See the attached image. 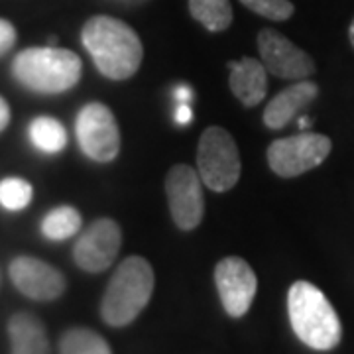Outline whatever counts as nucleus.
I'll list each match as a JSON object with an SVG mask.
<instances>
[{
	"instance_id": "f257e3e1",
	"label": "nucleus",
	"mask_w": 354,
	"mask_h": 354,
	"mask_svg": "<svg viewBox=\"0 0 354 354\" xmlns=\"http://www.w3.org/2000/svg\"><path fill=\"white\" fill-rule=\"evenodd\" d=\"M81 41L102 75L113 81L130 79L142 65L140 36L113 16H93L81 30Z\"/></svg>"
},
{
	"instance_id": "f03ea898",
	"label": "nucleus",
	"mask_w": 354,
	"mask_h": 354,
	"mask_svg": "<svg viewBox=\"0 0 354 354\" xmlns=\"http://www.w3.org/2000/svg\"><path fill=\"white\" fill-rule=\"evenodd\" d=\"M288 313L293 333L309 348L330 351L341 342V319L325 293L313 283L301 279L291 286Z\"/></svg>"
},
{
	"instance_id": "7ed1b4c3",
	"label": "nucleus",
	"mask_w": 354,
	"mask_h": 354,
	"mask_svg": "<svg viewBox=\"0 0 354 354\" xmlns=\"http://www.w3.org/2000/svg\"><path fill=\"white\" fill-rule=\"evenodd\" d=\"M83 73V62L75 51L46 46L22 50L12 62L14 79L34 93L57 95L73 88Z\"/></svg>"
},
{
	"instance_id": "20e7f679",
	"label": "nucleus",
	"mask_w": 354,
	"mask_h": 354,
	"mask_svg": "<svg viewBox=\"0 0 354 354\" xmlns=\"http://www.w3.org/2000/svg\"><path fill=\"white\" fill-rule=\"evenodd\" d=\"M153 270L142 256L122 260L109 281L101 301L102 321L111 327H127L146 309L153 293Z\"/></svg>"
},
{
	"instance_id": "39448f33",
	"label": "nucleus",
	"mask_w": 354,
	"mask_h": 354,
	"mask_svg": "<svg viewBox=\"0 0 354 354\" xmlns=\"http://www.w3.org/2000/svg\"><path fill=\"white\" fill-rule=\"evenodd\" d=\"M241 153L225 128L209 127L199 138L197 174L209 189L225 193L241 179Z\"/></svg>"
},
{
	"instance_id": "423d86ee",
	"label": "nucleus",
	"mask_w": 354,
	"mask_h": 354,
	"mask_svg": "<svg viewBox=\"0 0 354 354\" xmlns=\"http://www.w3.org/2000/svg\"><path fill=\"white\" fill-rule=\"evenodd\" d=\"M333 142L325 134L301 132L274 140L268 148V164L279 177H297L315 169L330 153Z\"/></svg>"
},
{
	"instance_id": "0eeeda50",
	"label": "nucleus",
	"mask_w": 354,
	"mask_h": 354,
	"mask_svg": "<svg viewBox=\"0 0 354 354\" xmlns=\"http://www.w3.org/2000/svg\"><path fill=\"white\" fill-rule=\"evenodd\" d=\"M77 142L93 162L109 164L120 150V130L113 111L102 102L85 104L75 120Z\"/></svg>"
},
{
	"instance_id": "6e6552de",
	"label": "nucleus",
	"mask_w": 354,
	"mask_h": 354,
	"mask_svg": "<svg viewBox=\"0 0 354 354\" xmlns=\"http://www.w3.org/2000/svg\"><path fill=\"white\" fill-rule=\"evenodd\" d=\"M165 195L169 213L181 230H193L201 225L205 215L201 177L191 165H174L165 176Z\"/></svg>"
},
{
	"instance_id": "1a4fd4ad",
	"label": "nucleus",
	"mask_w": 354,
	"mask_h": 354,
	"mask_svg": "<svg viewBox=\"0 0 354 354\" xmlns=\"http://www.w3.org/2000/svg\"><path fill=\"white\" fill-rule=\"evenodd\" d=\"M258 51L266 71L278 79L304 81L315 71V62L311 55L272 28H266L258 34Z\"/></svg>"
},
{
	"instance_id": "9d476101",
	"label": "nucleus",
	"mask_w": 354,
	"mask_h": 354,
	"mask_svg": "<svg viewBox=\"0 0 354 354\" xmlns=\"http://www.w3.org/2000/svg\"><path fill=\"white\" fill-rule=\"evenodd\" d=\"M122 242L120 227L113 218H99L81 232L73 246L75 264L88 274L104 272L118 256Z\"/></svg>"
},
{
	"instance_id": "9b49d317",
	"label": "nucleus",
	"mask_w": 354,
	"mask_h": 354,
	"mask_svg": "<svg viewBox=\"0 0 354 354\" xmlns=\"http://www.w3.org/2000/svg\"><path fill=\"white\" fill-rule=\"evenodd\" d=\"M215 283L228 315H246L258 290V279L250 264L239 256L223 258L215 268Z\"/></svg>"
},
{
	"instance_id": "f8f14e48",
	"label": "nucleus",
	"mask_w": 354,
	"mask_h": 354,
	"mask_svg": "<svg viewBox=\"0 0 354 354\" xmlns=\"http://www.w3.org/2000/svg\"><path fill=\"white\" fill-rule=\"evenodd\" d=\"M14 288L34 301H53L67 288L65 276L48 262L34 256H18L8 266Z\"/></svg>"
},
{
	"instance_id": "ddd939ff",
	"label": "nucleus",
	"mask_w": 354,
	"mask_h": 354,
	"mask_svg": "<svg viewBox=\"0 0 354 354\" xmlns=\"http://www.w3.org/2000/svg\"><path fill=\"white\" fill-rule=\"evenodd\" d=\"M319 87L311 81H297L295 85L283 88L278 93L272 101L268 102L264 111V124L272 130L288 127L291 118H295L297 114L304 111L305 106H309L315 101Z\"/></svg>"
},
{
	"instance_id": "4468645a",
	"label": "nucleus",
	"mask_w": 354,
	"mask_h": 354,
	"mask_svg": "<svg viewBox=\"0 0 354 354\" xmlns=\"http://www.w3.org/2000/svg\"><path fill=\"white\" fill-rule=\"evenodd\" d=\"M230 67V91L244 106H256L264 101L268 91V73L262 62L254 57H242L241 62L228 64Z\"/></svg>"
},
{
	"instance_id": "2eb2a0df",
	"label": "nucleus",
	"mask_w": 354,
	"mask_h": 354,
	"mask_svg": "<svg viewBox=\"0 0 354 354\" xmlns=\"http://www.w3.org/2000/svg\"><path fill=\"white\" fill-rule=\"evenodd\" d=\"M10 354H50V341L44 323L32 313H14L8 319Z\"/></svg>"
},
{
	"instance_id": "dca6fc26",
	"label": "nucleus",
	"mask_w": 354,
	"mask_h": 354,
	"mask_svg": "<svg viewBox=\"0 0 354 354\" xmlns=\"http://www.w3.org/2000/svg\"><path fill=\"white\" fill-rule=\"evenodd\" d=\"M28 136L34 148L44 153H59L67 146L65 127L53 116H36L28 127Z\"/></svg>"
},
{
	"instance_id": "f3484780",
	"label": "nucleus",
	"mask_w": 354,
	"mask_h": 354,
	"mask_svg": "<svg viewBox=\"0 0 354 354\" xmlns=\"http://www.w3.org/2000/svg\"><path fill=\"white\" fill-rule=\"evenodd\" d=\"M83 225L81 213L77 211L75 207L69 205H62L51 209L48 215L41 218V234L51 242L67 241L71 236H75L79 232V228Z\"/></svg>"
},
{
	"instance_id": "a211bd4d",
	"label": "nucleus",
	"mask_w": 354,
	"mask_h": 354,
	"mask_svg": "<svg viewBox=\"0 0 354 354\" xmlns=\"http://www.w3.org/2000/svg\"><path fill=\"white\" fill-rule=\"evenodd\" d=\"M189 12L209 32H223L232 22L228 0H189Z\"/></svg>"
},
{
	"instance_id": "6ab92c4d",
	"label": "nucleus",
	"mask_w": 354,
	"mask_h": 354,
	"mask_svg": "<svg viewBox=\"0 0 354 354\" xmlns=\"http://www.w3.org/2000/svg\"><path fill=\"white\" fill-rule=\"evenodd\" d=\"M59 354H113V351L99 333L75 327L64 333L59 341Z\"/></svg>"
},
{
	"instance_id": "aec40b11",
	"label": "nucleus",
	"mask_w": 354,
	"mask_h": 354,
	"mask_svg": "<svg viewBox=\"0 0 354 354\" xmlns=\"http://www.w3.org/2000/svg\"><path fill=\"white\" fill-rule=\"evenodd\" d=\"M34 187L22 177H4L0 181V207L6 211H24L32 203Z\"/></svg>"
},
{
	"instance_id": "412c9836",
	"label": "nucleus",
	"mask_w": 354,
	"mask_h": 354,
	"mask_svg": "<svg viewBox=\"0 0 354 354\" xmlns=\"http://www.w3.org/2000/svg\"><path fill=\"white\" fill-rule=\"evenodd\" d=\"M241 2L248 10L260 14L268 20H276V22L291 18V14L295 10V6L290 0H241Z\"/></svg>"
},
{
	"instance_id": "4be33fe9",
	"label": "nucleus",
	"mask_w": 354,
	"mask_h": 354,
	"mask_svg": "<svg viewBox=\"0 0 354 354\" xmlns=\"http://www.w3.org/2000/svg\"><path fill=\"white\" fill-rule=\"evenodd\" d=\"M16 38H18V34H16V28L12 26V22L0 18V57L12 50Z\"/></svg>"
},
{
	"instance_id": "5701e85b",
	"label": "nucleus",
	"mask_w": 354,
	"mask_h": 354,
	"mask_svg": "<svg viewBox=\"0 0 354 354\" xmlns=\"http://www.w3.org/2000/svg\"><path fill=\"white\" fill-rule=\"evenodd\" d=\"M191 118H193V113H191L189 104H177V109H176V122H177V124L185 127V124H189Z\"/></svg>"
},
{
	"instance_id": "b1692460",
	"label": "nucleus",
	"mask_w": 354,
	"mask_h": 354,
	"mask_svg": "<svg viewBox=\"0 0 354 354\" xmlns=\"http://www.w3.org/2000/svg\"><path fill=\"white\" fill-rule=\"evenodd\" d=\"M174 97H176L177 104H189L193 93H191L189 85H179V87L174 91Z\"/></svg>"
},
{
	"instance_id": "393cba45",
	"label": "nucleus",
	"mask_w": 354,
	"mask_h": 354,
	"mask_svg": "<svg viewBox=\"0 0 354 354\" xmlns=\"http://www.w3.org/2000/svg\"><path fill=\"white\" fill-rule=\"evenodd\" d=\"M10 124V106L4 97H0V132Z\"/></svg>"
},
{
	"instance_id": "a878e982",
	"label": "nucleus",
	"mask_w": 354,
	"mask_h": 354,
	"mask_svg": "<svg viewBox=\"0 0 354 354\" xmlns=\"http://www.w3.org/2000/svg\"><path fill=\"white\" fill-rule=\"evenodd\" d=\"M297 122H299V128H301V130H305V128L309 127V120H307V116H299V120H297Z\"/></svg>"
},
{
	"instance_id": "bb28decb",
	"label": "nucleus",
	"mask_w": 354,
	"mask_h": 354,
	"mask_svg": "<svg viewBox=\"0 0 354 354\" xmlns=\"http://www.w3.org/2000/svg\"><path fill=\"white\" fill-rule=\"evenodd\" d=\"M348 38H351V44H353L354 48V20L353 24H351V30H348Z\"/></svg>"
}]
</instances>
